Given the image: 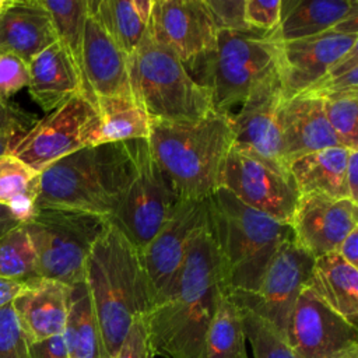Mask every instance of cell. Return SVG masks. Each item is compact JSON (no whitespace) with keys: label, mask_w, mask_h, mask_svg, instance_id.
Here are the masks:
<instances>
[{"label":"cell","mask_w":358,"mask_h":358,"mask_svg":"<svg viewBox=\"0 0 358 358\" xmlns=\"http://www.w3.org/2000/svg\"><path fill=\"white\" fill-rule=\"evenodd\" d=\"M224 291L222 264L207 225L193 241L166 292L145 315L151 354L204 358L206 334Z\"/></svg>","instance_id":"6da1fadb"},{"label":"cell","mask_w":358,"mask_h":358,"mask_svg":"<svg viewBox=\"0 0 358 358\" xmlns=\"http://www.w3.org/2000/svg\"><path fill=\"white\" fill-rule=\"evenodd\" d=\"M138 140L90 145L45 168L36 210H71L109 218L137 166Z\"/></svg>","instance_id":"7a4b0ae2"},{"label":"cell","mask_w":358,"mask_h":358,"mask_svg":"<svg viewBox=\"0 0 358 358\" xmlns=\"http://www.w3.org/2000/svg\"><path fill=\"white\" fill-rule=\"evenodd\" d=\"M87 284L109 358L120 348L133 323L151 309V294L138 249L108 221L85 262Z\"/></svg>","instance_id":"3957f363"},{"label":"cell","mask_w":358,"mask_h":358,"mask_svg":"<svg viewBox=\"0 0 358 358\" xmlns=\"http://www.w3.org/2000/svg\"><path fill=\"white\" fill-rule=\"evenodd\" d=\"M150 152L180 200H204L221 187L234 144L231 116L210 113L196 120H150Z\"/></svg>","instance_id":"277c9868"},{"label":"cell","mask_w":358,"mask_h":358,"mask_svg":"<svg viewBox=\"0 0 358 358\" xmlns=\"http://www.w3.org/2000/svg\"><path fill=\"white\" fill-rule=\"evenodd\" d=\"M208 231L222 264L228 292L255 294L282 243L292 236L289 224L256 211L227 189L208 197Z\"/></svg>","instance_id":"5b68a950"},{"label":"cell","mask_w":358,"mask_h":358,"mask_svg":"<svg viewBox=\"0 0 358 358\" xmlns=\"http://www.w3.org/2000/svg\"><path fill=\"white\" fill-rule=\"evenodd\" d=\"M127 69L131 94L151 119L196 120L214 112L208 90L147 31L127 57Z\"/></svg>","instance_id":"8992f818"},{"label":"cell","mask_w":358,"mask_h":358,"mask_svg":"<svg viewBox=\"0 0 358 358\" xmlns=\"http://www.w3.org/2000/svg\"><path fill=\"white\" fill-rule=\"evenodd\" d=\"M278 42L273 34L220 29L214 50L193 70L210 92L213 110L231 116L248 95L277 70Z\"/></svg>","instance_id":"52a82bcc"},{"label":"cell","mask_w":358,"mask_h":358,"mask_svg":"<svg viewBox=\"0 0 358 358\" xmlns=\"http://www.w3.org/2000/svg\"><path fill=\"white\" fill-rule=\"evenodd\" d=\"M36 255L38 275L74 285L84 281L85 262L108 220L71 210H36L22 222Z\"/></svg>","instance_id":"ba28073f"},{"label":"cell","mask_w":358,"mask_h":358,"mask_svg":"<svg viewBox=\"0 0 358 358\" xmlns=\"http://www.w3.org/2000/svg\"><path fill=\"white\" fill-rule=\"evenodd\" d=\"M101 120L94 101L84 92L49 112L20 137L10 154L42 172L57 159L81 148L96 145Z\"/></svg>","instance_id":"9c48e42d"},{"label":"cell","mask_w":358,"mask_h":358,"mask_svg":"<svg viewBox=\"0 0 358 358\" xmlns=\"http://www.w3.org/2000/svg\"><path fill=\"white\" fill-rule=\"evenodd\" d=\"M180 203L171 180L154 161L147 140L137 144L136 173L116 211L106 218L138 250L157 235Z\"/></svg>","instance_id":"30bf717a"},{"label":"cell","mask_w":358,"mask_h":358,"mask_svg":"<svg viewBox=\"0 0 358 358\" xmlns=\"http://www.w3.org/2000/svg\"><path fill=\"white\" fill-rule=\"evenodd\" d=\"M315 259L291 238L281 245L255 294L228 292L234 302L259 315L287 337L301 291L308 287Z\"/></svg>","instance_id":"8fae6325"},{"label":"cell","mask_w":358,"mask_h":358,"mask_svg":"<svg viewBox=\"0 0 358 358\" xmlns=\"http://www.w3.org/2000/svg\"><path fill=\"white\" fill-rule=\"evenodd\" d=\"M358 13L331 31L278 42L277 74L282 99L309 90L340 59L358 48Z\"/></svg>","instance_id":"7c38bea8"},{"label":"cell","mask_w":358,"mask_h":358,"mask_svg":"<svg viewBox=\"0 0 358 358\" xmlns=\"http://www.w3.org/2000/svg\"><path fill=\"white\" fill-rule=\"evenodd\" d=\"M221 187L245 206L285 224H291L299 200L289 172L234 147L227 155Z\"/></svg>","instance_id":"4fadbf2b"},{"label":"cell","mask_w":358,"mask_h":358,"mask_svg":"<svg viewBox=\"0 0 358 358\" xmlns=\"http://www.w3.org/2000/svg\"><path fill=\"white\" fill-rule=\"evenodd\" d=\"M218 27L207 0H154L148 35L194 70L217 43Z\"/></svg>","instance_id":"5bb4252c"},{"label":"cell","mask_w":358,"mask_h":358,"mask_svg":"<svg viewBox=\"0 0 358 358\" xmlns=\"http://www.w3.org/2000/svg\"><path fill=\"white\" fill-rule=\"evenodd\" d=\"M207 225L208 199L180 200L157 235L144 249L138 250L152 305L166 292L180 270L193 241Z\"/></svg>","instance_id":"9a60e30c"},{"label":"cell","mask_w":358,"mask_h":358,"mask_svg":"<svg viewBox=\"0 0 358 358\" xmlns=\"http://www.w3.org/2000/svg\"><path fill=\"white\" fill-rule=\"evenodd\" d=\"M287 340L298 358H358V327L305 287L292 310Z\"/></svg>","instance_id":"2e32d148"},{"label":"cell","mask_w":358,"mask_h":358,"mask_svg":"<svg viewBox=\"0 0 358 358\" xmlns=\"http://www.w3.org/2000/svg\"><path fill=\"white\" fill-rule=\"evenodd\" d=\"M281 99V85L275 70L248 95L238 113L231 116L232 147L280 171L289 172L278 124Z\"/></svg>","instance_id":"e0dca14e"},{"label":"cell","mask_w":358,"mask_h":358,"mask_svg":"<svg viewBox=\"0 0 358 358\" xmlns=\"http://www.w3.org/2000/svg\"><path fill=\"white\" fill-rule=\"evenodd\" d=\"M357 203L348 197L299 196L291 220L294 241L313 259L336 252L341 241L358 228Z\"/></svg>","instance_id":"ac0fdd59"},{"label":"cell","mask_w":358,"mask_h":358,"mask_svg":"<svg viewBox=\"0 0 358 358\" xmlns=\"http://www.w3.org/2000/svg\"><path fill=\"white\" fill-rule=\"evenodd\" d=\"M81 70L85 94L94 103L99 96L131 95L127 56L90 10L84 25Z\"/></svg>","instance_id":"d6986e66"},{"label":"cell","mask_w":358,"mask_h":358,"mask_svg":"<svg viewBox=\"0 0 358 358\" xmlns=\"http://www.w3.org/2000/svg\"><path fill=\"white\" fill-rule=\"evenodd\" d=\"M278 124L287 165L301 155L327 147H341L326 119L323 99L310 92L281 99Z\"/></svg>","instance_id":"ffe728a7"},{"label":"cell","mask_w":358,"mask_h":358,"mask_svg":"<svg viewBox=\"0 0 358 358\" xmlns=\"http://www.w3.org/2000/svg\"><path fill=\"white\" fill-rule=\"evenodd\" d=\"M71 285L36 277L25 282L11 302L29 343L63 334L70 308Z\"/></svg>","instance_id":"44dd1931"},{"label":"cell","mask_w":358,"mask_h":358,"mask_svg":"<svg viewBox=\"0 0 358 358\" xmlns=\"http://www.w3.org/2000/svg\"><path fill=\"white\" fill-rule=\"evenodd\" d=\"M57 42L49 11L41 0H6L0 11V50L27 64L42 50Z\"/></svg>","instance_id":"7402d4cb"},{"label":"cell","mask_w":358,"mask_h":358,"mask_svg":"<svg viewBox=\"0 0 358 358\" xmlns=\"http://www.w3.org/2000/svg\"><path fill=\"white\" fill-rule=\"evenodd\" d=\"M28 71L29 95L48 113L74 95L85 94L81 73L59 42H55L29 60Z\"/></svg>","instance_id":"603a6c76"},{"label":"cell","mask_w":358,"mask_h":358,"mask_svg":"<svg viewBox=\"0 0 358 358\" xmlns=\"http://www.w3.org/2000/svg\"><path fill=\"white\" fill-rule=\"evenodd\" d=\"M355 13V0H281V20L273 36L277 42L315 36L334 29Z\"/></svg>","instance_id":"cb8c5ba5"},{"label":"cell","mask_w":358,"mask_h":358,"mask_svg":"<svg viewBox=\"0 0 358 358\" xmlns=\"http://www.w3.org/2000/svg\"><path fill=\"white\" fill-rule=\"evenodd\" d=\"M351 151L345 147H327L292 159L288 171L299 196L316 193L348 197L345 171Z\"/></svg>","instance_id":"d4e9b609"},{"label":"cell","mask_w":358,"mask_h":358,"mask_svg":"<svg viewBox=\"0 0 358 358\" xmlns=\"http://www.w3.org/2000/svg\"><path fill=\"white\" fill-rule=\"evenodd\" d=\"M308 287L337 315L358 327V267L337 252L315 259Z\"/></svg>","instance_id":"484cf974"},{"label":"cell","mask_w":358,"mask_h":358,"mask_svg":"<svg viewBox=\"0 0 358 358\" xmlns=\"http://www.w3.org/2000/svg\"><path fill=\"white\" fill-rule=\"evenodd\" d=\"M154 0H99L88 1L106 34L129 57L145 35Z\"/></svg>","instance_id":"4316f807"},{"label":"cell","mask_w":358,"mask_h":358,"mask_svg":"<svg viewBox=\"0 0 358 358\" xmlns=\"http://www.w3.org/2000/svg\"><path fill=\"white\" fill-rule=\"evenodd\" d=\"M62 336L69 358H109L85 281L71 285L70 308Z\"/></svg>","instance_id":"83f0119b"},{"label":"cell","mask_w":358,"mask_h":358,"mask_svg":"<svg viewBox=\"0 0 358 358\" xmlns=\"http://www.w3.org/2000/svg\"><path fill=\"white\" fill-rule=\"evenodd\" d=\"M95 106L101 120L96 145L148 138L151 117L133 94L99 96L95 98Z\"/></svg>","instance_id":"f1b7e54d"},{"label":"cell","mask_w":358,"mask_h":358,"mask_svg":"<svg viewBox=\"0 0 358 358\" xmlns=\"http://www.w3.org/2000/svg\"><path fill=\"white\" fill-rule=\"evenodd\" d=\"M41 175L7 152L0 155V206L8 208L20 222L36 211Z\"/></svg>","instance_id":"f546056e"},{"label":"cell","mask_w":358,"mask_h":358,"mask_svg":"<svg viewBox=\"0 0 358 358\" xmlns=\"http://www.w3.org/2000/svg\"><path fill=\"white\" fill-rule=\"evenodd\" d=\"M204 358H249L241 309L228 291L222 292L208 326Z\"/></svg>","instance_id":"4dcf8cb0"},{"label":"cell","mask_w":358,"mask_h":358,"mask_svg":"<svg viewBox=\"0 0 358 358\" xmlns=\"http://www.w3.org/2000/svg\"><path fill=\"white\" fill-rule=\"evenodd\" d=\"M49 11L57 42L67 50L83 77L81 53L84 25L88 14L87 0H41ZM84 81V78H83ZM85 90V85H84Z\"/></svg>","instance_id":"1f68e13d"},{"label":"cell","mask_w":358,"mask_h":358,"mask_svg":"<svg viewBox=\"0 0 358 358\" xmlns=\"http://www.w3.org/2000/svg\"><path fill=\"white\" fill-rule=\"evenodd\" d=\"M0 277L20 282L39 277L36 255L22 222L0 235Z\"/></svg>","instance_id":"d6a6232c"},{"label":"cell","mask_w":358,"mask_h":358,"mask_svg":"<svg viewBox=\"0 0 358 358\" xmlns=\"http://www.w3.org/2000/svg\"><path fill=\"white\" fill-rule=\"evenodd\" d=\"M245 337L249 341L253 358H298L287 337L280 333L271 323L241 308Z\"/></svg>","instance_id":"836d02e7"},{"label":"cell","mask_w":358,"mask_h":358,"mask_svg":"<svg viewBox=\"0 0 358 358\" xmlns=\"http://www.w3.org/2000/svg\"><path fill=\"white\" fill-rule=\"evenodd\" d=\"M322 99L326 119L340 145L358 150V94L333 95Z\"/></svg>","instance_id":"e575fe53"},{"label":"cell","mask_w":358,"mask_h":358,"mask_svg":"<svg viewBox=\"0 0 358 358\" xmlns=\"http://www.w3.org/2000/svg\"><path fill=\"white\" fill-rule=\"evenodd\" d=\"M305 92H310L320 98L358 94V48L352 49L348 55L334 63L323 77Z\"/></svg>","instance_id":"d590c367"},{"label":"cell","mask_w":358,"mask_h":358,"mask_svg":"<svg viewBox=\"0 0 358 358\" xmlns=\"http://www.w3.org/2000/svg\"><path fill=\"white\" fill-rule=\"evenodd\" d=\"M29 341L11 303L0 308V358H31Z\"/></svg>","instance_id":"8d00e7d4"},{"label":"cell","mask_w":358,"mask_h":358,"mask_svg":"<svg viewBox=\"0 0 358 358\" xmlns=\"http://www.w3.org/2000/svg\"><path fill=\"white\" fill-rule=\"evenodd\" d=\"M281 20V0H245V21L250 31L273 34Z\"/></svg>","instance_id":"74e56055"},{"label":"cell","mask_w":358,"mask_h":358,"mask_svg":"<svg viewBox=\"0 0 358 358\" xmlns=\"http://www.w3.org/2000/svg\"><path fill=\"white\" fill-rule=\"evenodd\" d=\"M28 64L18 56L0 50V98L7 101L24 87H28Z\"/></svg>","instance_id":"f35d334b"},{"label":"cell","mask_w":358,"mask_h":358,"mask_svg":"<svg viewBox=\"0 0 358 358\" xmlns=\"http://www.w3.org/2000/svg\"><path fill=\"white\" fill-rule=\"evenodd\" d=\"M218 29L249 31L245 21V0H207Z\"/></svg>","instance_id":"ab89813d"},{"label":"cell","mask_w":358,"mask_h":358,"mask_svg":"<svg viewBox=\"0 0 358 358\" xmlns=\"http://www.w3.org/2000/svg\"><path fill=\"white\" fill-rule=\"evenodd\" d=\"M36 119L32 115L10 105L7 101L0 98V134L18 140L22 137L34 124Z\"/></svg>","instance_id":"60d3db41"},{"label":"cell","mask_w":358,"mask_h":358,"mask_svg":"<svg viewBox=\"0 0 358 358\" xmlns=\"http://www.w3.org/2000/svg\"><path fill=\"white\" fill-rule=\"evenodd\" d=\"M144 319L133 323L113 358H148L151 355Z\"/></svg>","instance_id":"b9f144b4"},{"label":"cell","mask_w":358,"mask_h":358,"mask_svg":"<svg viewBox=\"0 0 358 358\" xmlns=\"http://www.w3.org/2000/svg\"><path fill=\"white\" fill-rule=\"evenodd\" d=\"M31 358H69L66 343L62 334L29 344Z\"/></svg>","instance_id":"7bdbcfd3"},{"label":"cell","mask_w":358,"mask_h":358,"mask_svg":"<svg viewBox=\"0 0 358 358\" xmlns=\"http://www.w3.org/2000/svg\"><path fill=\"white\" fill-rule=\"evenodd\" d=\"M347 263L358 267V228L352 229L336 250Z\"/></svg>","instance_id":"ee69618b"},{"label":"cell","mask_w":358,"mask_h":358,"mask_svg":"<svg viewBox=\"0 0 358 358\" xmlns=\"http://www.w3.org/2000/svg\"><path fill=\"white\" fill-rule=\"evenodd\" d=\"M358 150H352L347 162L345 183L348 190V197L357 203L358 201Z\"/></svg>","instance_id":"f6af8a7d"},{"label":"cell","mask_w":358,"mask_h":358,"mask_svg":"<svg viewBox=\"0 0 358 358\" xmlns=\"http://www.w3.org/2000/svg\"><path fill=\"white\" fill-rule=\"evenodd\" d=\"M25 282L0 277V308L11 303L24 289Z\"/></svg>","instance_id":"bcb514c9"},{"label":"cell","mask_w":358,"mask_h":358,"mask_svg":"<svg viewBox=\"0 0 358 358\" xmlns=\"http://www.w3.org/2000/svg\"><path fill=\"white\" fill-rule=\"evenodd\" d=\"M18 224L21 222L15 218V215L8 208L0 206V235H3L6 231H8L10 228Z\"/></svg>","instance_id":"7dc6e473"},{"label":"cell","mask_w":358,"mask_h":358,"mask_svg":"<svg viewBox=\"0 0 358 358\" xmlns=\"http://www.w3.org/2000/svg\"><path fill=\"white\" fill-rule=\"evenodd\" d=\"M15 141H17V140H14V138H11V137H6V136H1V134H0V155L10 152L11 147H13V144H14Z\"/></svg>","instance_id":"c3c4849f"},{"label":"cell","mask_w":358,"mask_h":358,"mask_svg":"<svg viewBox=\"0 0 358 358\" xmlns=\"http://www.w3.org/2000/svg\"><path fill=\"white\" fill-rule=\"evenodd\" d=\"M4 4H6V0H0V11H1V8H3Z\"/></svg>","instance_id":"681fc988"},{"label":"cell","mask_w":358,"mask_h":358,"mask_svg":"<svg viewBox=\"0 0 358 358\" xmlns=\"http://www.w3.org/2000/svg\"><path fill=\"white\" fill-rule=\"evenodd\" d=\"M148 358H155V357H154V355H152V354H151V355H150V357H148Z\"/></svg>","instance_id":"f907efd6"}]
</instances>
